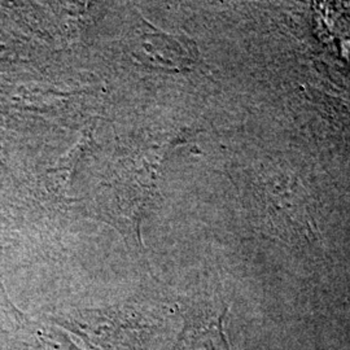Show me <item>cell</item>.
I'll use <instances>...</instances> for the list:
<instances>
[{
    "label": "cell",
    "instance_id": "cell-1",
    "mask_svg": "<svg viewBox=\"0 0 350 350\" xmlns=\"http://www.w3.org/2000/svg\"><path fill=\"white\" fill-rule=\"evenodd\" d=\"M226 310L214 317L186 319L173 350H231L224 331Z\"/></svg>",
    "mask_w": 350,
    "mask_h": 350
}]
</instances>
